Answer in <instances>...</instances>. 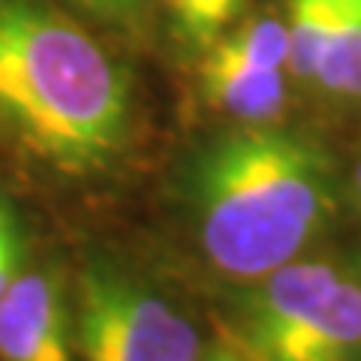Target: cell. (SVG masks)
<instances>
[{"label":"cell","instance_id":"cell-16","mask_svg":"<svg viewBox=\"0 0 361 361\" xmlns=\"http://www.w3.org/2000/svg\"><path fill=\"white\" fill-rule=\"evenodd\" d=\"M355 180H358V190H361V163H358V172H355Z\"/></svg>","mask_w":361,"mask_h":361},{"label":"cell","instance_id":"cell-2","mask_svg":"<svg viewBox=\"0 0 361 361\" xmlns=\"http://www.w3.org/2000/svg\"><path fill=\"white\" fill-rule=\"evenodd\" d=\"M199 244L235 280L295 262L331 214V163L319 145L274 127L208 142L190 175Z\"/></svg>","mask_w":361,"mask_h":361},{"label":"cell","instance_id":"cell-10","mask_svg":"<svg viewBox=\"0 0 361 361\" xmlns=\"http://www.w3.org/2000/svg\"><path fill=\"white\" fill-rule=\"evenodd\" d=\"M235 61L262 66V70H283L289 63V33L286 21L274 16H256L244 25H235L211 45Z\"/></svg>","mask_w":361,"mask_h":361},{"label":"cell","instance_id":"cell-5","mask_svg":"<svg viewBox=\"0 0 361 361\" xmlns=\"http://www.w3.org/2000/svg\"><path fill=\"white\" fill-rule=\"evenodd\" d=\"M343 277L329 262H289L259 277L241 304V346L250 361H265L331 298Z\"/></svg>","mask_w":361,"mask_h":361},{"label":"cell","instance_id":"cell-1","mask_svg":"<svg viewBox=\"0 0 361 361\" xmlns=\"http://www.w3.org/2000/svg\"><path fill=\"white\" fill-rule=\"evenodd\" d=\"M130 78L45 0H0V133L66 175L106 169L130 135Z\"/></svg>","mask_w":361,"mask_h":361},{"label":"cell","instance_id":"cell-12","mask_svg":"<svg viewBox=\"0 0 361 361\" xmlns=\"http://www.w3.org/2000/svg\"><path fill=\"white\" fill-rule=\"evenodd\" d=\"M21 271H25V238L18 229V217H13L0 229V301Z\"/></svg>","mask_w":361,"mask_h":361},{"label":"cell","instance_id":"cell-3","mask_svg":"<svg viewBox=\"0 0 361 361\" xmlns=\"http://www.w3.org/2000/svg\"><path fill=\"white\" fill-rule=\"evenodd\" d=\"M78 361H199L196 325L115 259L90 256L75 280Z\"/></svg>","mask_w":361,"mask_h":361},{"label":"cell","instance_id":"cell-8","mask_svg":"<svg viewBox=\"0 0 361 361\" xmlns=\"http://www.w3.org/2000/svg\"><path fill=\"white\" fill-rule=\"evenodd\" d=\"M316 82L337 97H361V0H337Z\"/></svg>","mask_w":361,"mask_h":361},{"label":"cell","instance_id":"cell-7","mask_svg":"<svg viewBox=\"0 0 361 361\" xmlns=\"http://www.w3.org/2000/svg\"><path fill=\"white\" fill-rule=\"evenodd\" d=\"M199 82L214 109L241 121L274 118L283 106V70H262L217 49L202 54Z\"/></svg>","mask_w":361,"mask_h":361},{"label":"cell","instance_id":"cell-11","mask_svg":"<svg viewBox=\"0 0 361 361\" xmlns=\"http://www.w3.org/2000/svg\"><path fill=\"white\" fill-rule=\"evenodd\" d=\"M247 0H169L172 30L184 49L205 54L244 13Z\"/></svg>","mask_w":361,"mask_h":361},{"label":"cell","instance_id":"cell-15","mask_svg":"<svg viewBox=\"0 0 361 361\" xmlns=\"http://www.w3.org/2000/svg\"><path fill=\"white\" fill-rule=\"evenodd\" d=\"M13 217H16V211H13V208H9V205H6V202H4V199H0V229H4V226H6L9 220H13Z\"/></svg>","mask_w":361,"mask_h":361},{"label":"cell","instance_id":"cell-4","mask_svg":"<svg viewBox=\"0 0 361 361\" xmlns=\"http://www.w3.org/2000/svg\"><path fill=\"white\" fill-rule=\"evenodd\" d=\"M0 361H78L75 313L54 268H25L0 301Z\"/></svg>","mask_w":361,"mask_h":361},{"label":"cell","instance_id":"cell-13","mask_svg":"<svg viewBox=\"0 0 361 361\" xmlns=\"http://www.w3.org/2000/svg\"><path fill=\"white\" fill-rule=\"evenodd\" d=\"M87 13H94L99 18H109V21H133L142 16V9L148 0H73Z\"/></svg>","mask_w":361,"mask_h":361},{"label":"cell","instance_id":"cell-9","mask_svg":"<svg viewBox=\"0 0 361 361\" xmlns=\"http://www.w3.org/2000/svg\"><path fill=\"white\" fill-rule=\"evenodd\" d=\"M337 0H289V70L304 82H316L319 58L331 30Z\"/></svg>","mask_w":361,"mask_h":361},{"label":"cell","instance_id":"cell-6","mask_svg":"<svg viewBox=\"0 0 361 361\" xmlns=\"http://www.w3.org/2000/svg\"><path fill=\"white\" fill-rule=\"evenodd\" d=\"M265 361H361V286L343 280Z\"/></svg>","mask_w":361,"mask_h":361},{"label":"cell","instance_id":"cell-14","mask_svg":"<svg viewBox=\"0 0 361 361\" xmlns=\"http://www.w3.org/2000/svg\"><path fill=\"white\" fill-rule=\"evenodd\" d=\"M199 361H250V358L241 355L238 349H229V346H211L208 353H202Z\"/></svg>","mask_w":361,"mask_h":361}]
</instances>
